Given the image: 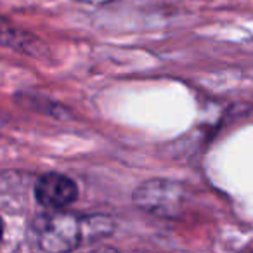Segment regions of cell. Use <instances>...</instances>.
Wrapping results in <instances>:
<instances>
[{
	"mask_svg": "<svg viewBox=\"0 0 253 253\" xmlns=\"http://www.w3.org/2000/svg\"><path fill=\"white\" fill-rule=\"evenodd\" d=\"M113 224L104 217L80 218L64 211H49L33 222L37 245L47 252L75 250L85 239L108 234Z\"/></svg>",
	"mask_w": 253,
	"mask_h": 253,
	"instance_id": "cell-1",
	"label": "cell"
},
{
	"mask_svg": "<svg viewBox=\"0 0 253 253\" xmlns=\"http://www.w3.org/2000/svg\"><path fill=\"white\" fill-rule=\"evenodd\" d=\"M2 232H4V229H2V222H0V239H2Z\"/></svg>",
	"mask_w": 253,
	"mask_h": 253,
	"instance_id": "cell-5",
	"label": "cell"
},
{
	"mask_svg": "<svg viewBox=\"0 0 253 253\" xmlns=\"http://www.w3.org/2000/svg\"><path fill=\"white\" fill-rule=\"evenodd\" d=\"M135 207L158 217H175L182 210L184 189L170 180H148L134 191Z\"/></svg>",
	"mask_w": 253,
	"mask_h": 253,
	"instance_id": "cell-2",
	"label": "cell"
},
{
	"mask_svg": "<svg viewBox=\"0 0 253 253\" xmlns=\"http://www.w3.org/2000/svg\"><path fill=\"white\" fill-rule=\"evenodd\" d=\"M0 45L11 47V49L25 52L33 57H43L47 54L45 43L40 42L37 37L25 33L23 30L12 26L2 16H0Z\"/></svg>",
	"mask_w": 253,
	"mask_h": 253,
	"instance_id": "cell-4",
	"label": "cell"
},
{
	"mask_svg": "<svg viewBox=\"0 0 253 253\" xmlns=\"http://www.w3.org/2000/svg\"><path fill=\"white\" fill-rule=\"evenodd\" d=\"M39 205L49 210H63L78 198V186L63 173H45L35 184Z\"/></svg>",
	"mask_w": 253,
	"mask_h": 253,
	"instance_id": "cell-3",
	"label": "cell"
}]
</instances>
